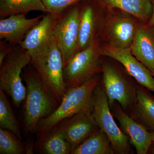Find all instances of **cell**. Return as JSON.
Listing matches in <instances>:
<instances>
[{
	"mask_svg": "<svg viewBox=\"0 0 154 154\" xmlns=\"http://www.w3.org/2000/svg\"><path fill=\"white\" fill-rule=\"evenodd\" d=\"M24 77L26 85L24 126L26 132L33 133L39 121L51 115L60 104L30 64Z\"/></svg>",
	"mask_w": 154,
	"mask_h": 154,
	"instance_id": "1",
	"label": "cell"
},
{
	"mask_svg": "<svg viewBox=\"0 0 154 154\" xmlns=\"http://www.w3.org/2000/svg\"><path fill=\"white\" fill-rule=\"evenodd\" d=\"M100 82L99 74L82 85L68 89L56 110L39 121L35 132L41 141L60 122L93 106L94 91Z\"/></svg>",
	"mask_w": 154,
	"mask_h": 154,
	"instance_id": "2",
	"label": "cell"
},
{
	"mask_svg": "<svg viewBox=\"0 0 154 154\" xmlns=\"http://www.w3.org/2000/svg\"><path fill=\"white\" fill-rule=\"evenodd\" d=\"M30 64L60 104L68 89L64 81L62 54L54 36L45 49L31 58Z\"/></svg>",
	"mask_w": 154,
	"mask_h": 154,
	"instance_id": "3",
	"label": "cell"
},
{
	"mask_svg": "<svg viewBox=\"0 0 154 154\" xmlns=\"http://www.w3.org/2000/svg\"><path fill=\"white\" fill-rule=\"evenodd\" d=\"M102 56L97 38L88 47L78 51L64 67V81L67 89L82 85L102 73Z\"/></svg>",
	"mask_w": 154,
	"mask_h": 154,
	"instance_id": "4",
	"label": "cell"
},
{
	"mask_svg": "<svg viewBox=\"0 0 154 154\" xmlns=\"http://www.w3.org/2000/svg\"><path fill=\"white\" fill-rule=\"evenodd\" d=\"M31 59L28 51L19 45L15 46L0 66V90L11 97L17 107L26 98V88L21 74L23 69L30 64Z\"/></svg>",
	"mask_w": 154,
	"mask_h": 154,
	"instance_id": "5",
	"label": "cell"
},
{
	"mask_svg": "<svg viewBox=\"0 0 154 154\" xmlns=\"http://www.w3.org/2000/svg\"><path fill=\"white\" fill-rule=\"evenodd\" d=\"M93 107L94 120L99 128L108 137L114 153H132L129 139L115 122L101 82L94 91Z\"/></svg>",
	"mask_w": 154,
	"mask_h": 154,
	"instance_id": "6",
	"label": "cell"
},
{
	"mask_svg": "<svg viewBox=\"0 0 154 154\" xmlns=\"http://www.w3.org/2000/svg\"><path fill=\"white\" fill-rule=\"evenodd\" d=\"M102 84L110 108L116 102L128 114L134 106L137 85L112 64L102 62Z\"/></svg>",
	"mask_w": 154,
	"mask_h": 154,
	"instance_id": "7",
	"label": "cell"
},
{
	"mask_svg": "<svg viewBox=\"0 0 154 154\" xmlns=\"http://www.w3.org/2000/svg\"><path fill=\"white\" fill-rule=\"evenodd\" d=\"M80 7H71L56 20L54 36L60 50L64 63L66 65L78 52Z\"/></svg>",
	"mask_w": 154,
	"mask_h": 154,
	"instance_id": "8",
	"label": "cell"
},
{
	"mask_svg": "<svg viewBox=\"0 0 154 154\" xmlns=\"http://www.w3.org/2000/svg\"><path fill=\"white\" fill-rule=\"evenodd\" d=\"M93 106L85 109L62 120L53 128L65 138L72 152L99 128L93 117Z\"/></svg>",
	"mask_w": 154,
	"mask_h": 154,
	"instance_id": "9",
	"label": "cell"
},
{
	"mask_svg": "<svg viewBox=\"0 0 154 154\" xmlns=\"http://www.w3.org/2000/svg\"><path fill=\"white\" fill-rule=\"evenodd\" d=\"M102 55L117 61L137 83L154 93V77L152 72L132 55L130 48H119L108 44L102 47Z\"/></svg>",
	"mask_w": 154,
	"mask_h": 154,
	"instance_id": "10",
	"label": "cell"
},
{
	"mask_svg": "<svg viewBox=\"0 0 154 154\" xmlns=\"http://www.w3.org/2000/svg\"><path fill=\"white\" fill-rule=\"evenodd\" d=\"M137 27L131 17L110 15L101 24L100 32L107 44L117 48H128Z\"/></svg>",
	"mask_w": 154,
	"mask_h": 154,
	"instance_id": "11",
	"label": "cell"
},
{
	"mask_svg": "<svg viewBox=\"0 0 154 154\" xmlns=\"http://www.w3.org/2000/svg\"><path fill=\"white\" fill-rule=\"evenodd\" d=\"M114 118L119 123L122 132L129 139L137 154H146L152 144L151 132L136 121L116 102L110 108Z\"/></svg>",
	"mask_w": 154,
	"mask_h": 154,
	"instance_id": "12",
	"label": "cell"
},
{
	"mask_svg": "<svg viewBox=\"0 0 154 154\" xmlns=\"http://www.w3.org/2000/svg\"><path fill=\"white\" fill-rule=\"evenodd\" d=\"M56 17L47 13L40 22L28 32L19 45L26 50L31 58L43 51L49 44L54 36V28Z\"/></svg>",
	"mask_w": 154,
	"mask_h": 154,
	"instance_id": "13",
	"label": "cell"
},
{
	"mask_svg": "<svg viewBox=\"0 0 154 154\" xmlns=\"http://www.w3.org/2000/svg\"><path fill=\"white\" fill-rule=\"evenodd\" d=\"M25 14L11 15L0 20V39L19 45L29 31L40 22L43 15L28 19Z\"/></svg>",
	"mask_w": 154,
	"mask_h": 154,
	"instance_id": "14",
	"label": "cell"
},
{
	"mask_svg": "<svg viewBox=\"0 0 154 154\" xmlns=\"http://www.w3.org/2000/svg\"><path fill=\"white\" fill-rule=\"evenodd\" d=\"M130 49L137 59L154 71V27L138 26Z\"/></svg>",
	"mask_w": 154,
	"mask_h": 154,
	"instance_id": "15",
	"label": "cell"
},
{
	"mask_svg": "<svg viewBox=\"0 0 154 154\" xmlns=\"http://www.w3.org/2000/svg\"><path fill=\"white\" fill-rule=\"evenodd\" d=\"M96 6L111 11L118 9L133 16L145 25L152 13V0H93Z\"/></svg>",
	"mask_w": 154,
	"mask_h": 154,
	"instance_id": "16",
	"label": "cell"
},
{
	"mask_svg": "<svg viewBox=\"0 0 154 154\" xmlns=\"http://www.w3.org/2000/svg\"><path fill=\"white\" fill-rule=\"evenodd\" d=\"M96 8L93 1L80 7L78 51L88 47L97 38L98 18Z\"/></svg>",
	"mask_w": 154,
	"mask_h": 154,
	"instance_id": "17",
	"label": "cell"
},
{
	"mask_svg": "<svg viewBox=\"0 0 154 154\" xmlns=\"http://www.w3.org/2000/svg\"><path fill=\"white\" fill-rule=\"evenodd\" d=\"M128 114L149 131H154V96L138 83L136 101Z\"/></svg>",
	"mask_w": 154,
	"mask_h": 154,
	"instance_id": "18",
	"label": "cell"
},
{
	"mask_svg": "<svg viewBox=\"0 0 154 154\" xmlns=\"http://www.w3.org/2000/svg\"><path fill=\"white\" fill-rule=\"evenodd\" d=\"M110 140L98 128L72 152L71 154H114Z\"/></svg>",
	"mask_w": 154,
	"mask_h": 154,
	"instance_id": "19",
	"label": "cell"
},
{
	"mask_svg": "<svg viewBox=\"0 0 154 154\" xmlns=\"http://www.w3.org/2000/svg\"><path fill=\"white\" fill-rule=\"evenodd\" d=\"M33 11L47 13L42 0H0L1 18Z\"/></svg>",
	"mask_w": 154,
	"mask_h": 154,
	"instance_id": "20",
	"label": "cell"
},
{
	"mask_svg": "<svg viewBox=\"0 0 154 154\" xmlns=\"http://www.w3.org/2000/svg\"><path fill=\"white\" fill-rule=\"evenodd\" d=\"M0 127L8 130L22 140L19 125L4 91L0 90Z\"/></svg>",
	"mask_w": 154,
	"mask_h": 154,
	"instance_id": "21",
	"label": "cell"
},
{
	"mask_svg": "<svg viewBox=\"0 0 154 154\" xmlns=\"http://www.w3.org/2000/svg\"><path fill=\"white\" fill-rule=\"evenodd\" d=\"M39 143L45 154H71L69 143L62 134L55 129H52L42 140L38 142Z\"/></svg>",
	"mask_w": 154,
	"mask_h": 154,
	"instance_id": "22",
	"label": "cell"
},
{
	"mask_svg": "<svg viewBox=\"0 0 154 154\" xmlns=\"http://www.w3.org/2000/svg\"><path fill=\"white\" fill-rule=\"evenodd\" d=\"M20 140L10 131L0 128V154L24 153L26 150Z\"/></svg>",
	"mask_w": 154,
	"mask_h": 154,
	"instance_id": "23",
	"label": "cell"
},
{
	"mask_svg": "<svg viewBox=\"0 0 154 154\" xmlns=\"http://www.w3.org/2000/svg\"><path fill=\"white\" fill-rule=\"evenodd\" d=\"M84 0H42L47 10V13L59 17L71 7L78 5Z\"/></svg>",
	"mask_w": 154,
	"mask_h": 154,
	"instance_id": "24",
	"label": "cell"
},
{
	"mask_svg": "<svg viewBox=\"0 0 154 154\" xmlns=\"http://www.w3.org/2000/svg\"><path fill=\"white\" fill-rule=\"evenodd\" d=\"M16 45L10 44L5 40L0 42V66L2 65L5 59L13 51Z\"/></svg>",
	"mask_w": 154,
	"mask_h": 154,
	"instance_id": "25",
	"label": "cell"
},
{
	"mask_svg": "<svg viewBox=\"0 0 154 154\" xmlns=\"http://www.w3.org/2000/svg\"><path fill=\"white\" fill-rule=\"evenodd\" d=\"M152 16L148 22L144 25L145 26L148 28L154 27V0H152Z\"/></svg>",
	"mask_w": 154,
	"mask_h": 154,
	"instance_id": "26",
	"label": "cell"
},
{
	"mask_svg": "<svg viewBox=\"0 0 154 154\" xmlns=\"http://www.w3.org/2000/svg\"><path fill=\"white\" fill-rule=\"evenodd\" d=\"M151 132V135L152 138V140L153 143H154V131Z\"/></svg>",
	"mask_w": 154,
	"mask_h": 154,
	"instance_id": "27",
	"label": "cell"
},
{
	"mask_svg": "<svg viewBox=\"0 0 154 154\" xmlns=\"http://www.w3.org/2000/svg\"><path fill=\"white\" fill-rule=\"evenodd\" d=\"M151 152L152 154H154V146H153V147H152V149H151Z\"/></svg>",
	"mask_w": 154,
	"mask_h": 154,
	"instance_id": "28",
	"label": "cell"
},
{
	"mask_svg": "<svg viewBox=\"0 0 154 154\" xmlns=\"http://www.w3.org/2000/svg\"><path fill=\"white\" fill-rule=\"evenodd\" d=\"M152 74L153 75L154 77V71L153 72H152Z\"/></svg>",
	"mask_w": 154,
	"mask_h": 154,
	"instance_id": "29",
	"label": "cell"
}]
</instances>
